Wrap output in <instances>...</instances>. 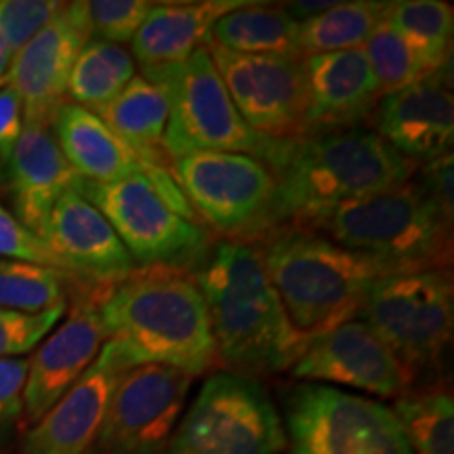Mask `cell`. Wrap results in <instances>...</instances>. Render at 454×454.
Listing matches in <instances>:
<instances>
[{"label": "cell", "instance_id": "1", "mask_svg": "<svg viewBox=\"0 0 454 454\" xmlns=\"http://www.w3.org/2000/svg\"><path fill=\"white\" fill-rule=\"evenodd\" d=\"M261 162L278 184V227L309 231L343 204L406 184L419 168L360 127L271 139Z\"/></svg>", "mask_w": 454, "mask_h": 454}, {"label": "cell", "instance_id": "2", "mask_svg": "<svg viewBox=\"0 0 454 454\" xmlns=\"http://www.w3.org/2000/svg\"><path fill=\"white\" fill-rule=\"evenodd\" d=\"M99 317L129 368L160 364L198 377L217 362L207 303L187 271L135 270L99 299Z\"/></svg>", "mask_w": 454, "mask_h": 454}, {"label": "cell", "instance_id": "3", "mask_svg": "<svg viewBox=\"0 0 454 454\" xmlns=\"http://www.w3.org/2000/svg\"><path fill=\"white\" fill-rule=\"evenodd\" d=\"M194 280L207 303L217 357L231 372L253 377L294 364L308 339L288 320L257 247L217 244Z\"/></svg>", "mask_w": 454, "mask_h": 454}, {"label": "cell", "instance_id": "4", "mask_svg": "<svg viewBox=\"0 0 454 454\" xmlns=\"http://www.w3.org/2000/svg\"><path fill=\"white\" fill-rule=\"evenodd\" d=\"M259 240L261 263L288 320L305 339L356 320L374 282L394 274L309 230L276 227Z\"/></svg>", "mask_w": 454, "mask_h": 454}, {"label": "cell", "instance_id": "5", "mask_svg": "<svg viewBox=\"0 0 454 454\" xmlns=\"http://www.w3.org/2000/svg\"><path fill=\"white\" fill-rule=\"evenodd\" d=\"M333 242L395 271L448 268L452 217L421 190L417 179L343 204L320 225Z\"/></svg>", "mask_w": 454, "mask_h": 454}, {"label": "cell", "instance_id": "6", "mask_svg": "<svg viewBox=\"0 0 454 454\" xmlns=\"http://www.w3.org/2000/svg\"><path fill=\"white\" fill-rule=\"evenodd\" d=\"M144 76L164 90L168 122L162 156L168 162L196 152H234L263 158L271 137L259 135L238 114L207 47L173 66L145 67Z\"/></svg>", "mask_w": 454, "mask_h": 454}, {"label": "cell", "instance_id": "7", "mask_svg": "<svg viewBox=\"0 0 454 454\" xmlns=\"http://www.w3.org/2000/svg\"><path fill=\"white\" fill-rule=\"evenodd\" d=\"M168 164L196 217L227 240L251 242L278 227V184L259 158L196 152Z\"/></svg>", "mask_w": 454, "mask_h": 454}, {"label": "cell", "instance_id": "8", "mask_svg": "<svg viewBox=\"0 0 454 454\" xmlns=\"http://www.w3.org/2000/svg\"><path fill=\"white\" fill-rule=\"evenodd\" d=\"M282 419L263 385L238 372H215L181 414L164 454H280Z\"/></svg>", "mask_w": 454, "mask_h": 454}, {"label": "cell", "instance_id": "9", "mask_svg": "<svg viewBox=\"0 0 454 454\" xmlns=\"http://www.w3.org/2000/svg\"><path fill=\"white\" fill-rule=\"evenodd\" d=\"M412 374L431 371L452 340L454 284L450 268L395 271L374 282L360 311Z\"/></svg>", "mask_w": 454, "mask_h": 454}, {"label": "cell", "instance_id": "10", "mask_svg": "<svg viewBox=\"0 0 454 454\" xmlns=\"http://www.w3.org/2000/svg\"><path fill=\"white\" fill-rule=\"evenodd\" d=\"M76 192L110 221L137 270L168 268L190 274L211 253L207 230L175 211L145 175L114 184L81 179Z\"/></svg>", "mask_w": 454, "mask_h": 454}, {"label": "cell", "instance_id": "11", "mask_svg": "<svg viewBox=\"0 0 454 454\" xmlns=\"http://www.w3.org/2000/svg\"><path fill=\"white\" fill-rule=\"evenodd\" d=\"M284 423L293 454H414L391 408L331 385H294Z\"/></svg>", "mask_w": 454, "mask_h": 454}, {"label": "cell", "instance_id": "12", "mask_svg": "<svg viewBox=\"0 0 454 454\" xmlns=\"http://www.w3.org/2000/svg\"><path fill=\"white\" fill-rule=\"evenodd\" d=\"M236 110L248 127L271 139L303 135L308 81L301 55H247L207 44Z\"/></svg>", "mask_w": 454, "mask_h": 454}, {"label": "cell", "instance_id": "13", "mask_svg": "<svg viewBox=\"0 0 454 454\" xmlns=\"http://www.w3.org/2000/svg\"><path fill=\"white\" fill-rule=\"evenodd\" d=\"M194 377L160 364L135 366L114 389L93 454H164Z\"/></svg>", "mask_w": 454, "mask_h": 454}, {"label": "cell", "instance_id": "14", "mask_svg": "<svg viewBox=\"0 0 454 454\" xmlns=\"http://www.w3.org/2000/svg\"><path fill=\"white\" fill-rule=\"evenodd\" d=\"M291 374L309 383L340 385L379 397L404 395L414 381L400 357L360 317L309 337Z\"/></svg>", "mask_w": 454, "mask_h": 454}, {"label": "cell", "instance_id": "15", "mask_svg": "<svg viewBox=\"0 0 454 454\" xmlns=\"http://www.w3.org/2000/svg\"><path fill=\"white\" fill-rule=\"evenodd\" d=\"M38 238L64 274L89 282L99 297L137 270L110 221L76 190L55 202Z\"/></svg>", "mask_w": 454, "mask_h": 454}, {"label": "cell", "instance_id": "16", "mask_svg": "<svg viewBox=\"0 0 454 454\" xmlns=\"http://www.w3.org/2000/svg\"><path fill=\"white\" fill-rule=\"evenodd\" d=\"M89 41L81 3H66L59 15L13 57L7 84L24 104V122L51 127L57 107L67 101L72 67Z\"/></svg>", "mask_w": 454, "mask_h": 454}, {"label": "cell", "instance_id": "17", "mask_svg": "<svg viewBox=\"0 0 454 454\" xmlns=\"http://www.w3.org/2000/svg\"><path fill=\"white\" fill-rule=\"evenodd\" d=\"M130 371L106 340L98 360L59 397L21 442V454H90L107 417L114 389Z\"/></svg>", "mask_w": 454, "mask_h": 454}, {"label": "cell", "instance_id": "18", "mask_svg": "<svg viewBox=\"0 0 454 454\" xmlns=\"http://www.w3.org/2000/svg\"><path fill=\"white\" fill-rule=\"evenodd\" d=\"M99 299L90 294L67 311L66 322L47 334L41 348L27 360L24 389V421L38 423L82 372L98 360L106 345L99 317Z\"/></svg>", "mask_w": 454, "mask_h": 454}, {"label": "cell", "instance_id": "19", "mask_svg": "<svg viewBox=\"0 0 454 454\" xmlns=\"http://www.w3.org/2000/svg\"><path fill=\"white\" fill-rule=\"evenodd\" d=\"M372 121L379 137L417 164L452 152L454 99L446 72L381 98Z\"/></svg>", "mask_w": 454, "mask_h": 454}, {"label": "cell", "instance_id": "20", "mask_svg": "<svg viewBox=\"0 0 454 454\" xmlns=\"http://www.w3.org/2000/svg\"><path fill=\"white\" fill-rule=\"evenodd\" d=\"M308 112L303 135L357 129L377 110L381 95L364 49L305 55Z\"/></svg>", "mask_w": 454, "mask_h": 454}, {"label": "cell", "instance_id": "21", "mask_svg": "<svg viewBox=\"0 0 454 454\" xmlns=\"http://www.w3.org/2000/svg\"><path fill=\"white\" fill-rule=\"evenodd\" d=\"M4 179L13 215L36 236H41L55 202L66 192L76 190L81 181L61 154L51 127L32 122H24Z\"/></svg>", "mask_w": 454, "mask_h": 454}, {"label": "cell", "instance_id": "22", "mask_svg": "<svg viewBox=\"0 0 454 454\" xmlns=\"http://www.w3.org/2000/svg\"><path fill=\"white\" fill-rule=\"evenodd\" d=\"M51 133L74 173L93 184H114L135 175H152L168 162L145 160L124 144L95 112L64 101L57 107Z\"/></svg>", "mask_w": 454, "mask_h": 454}, {"label": "cell", "instance_id": "23", "mask_svg": "<svg viewBox=\"0 0 454 454\" xmlns=\"http://www.w3.org/2000/svg\"><path fill=\"white\" fill-rule=\"evenodd\" d=\"M247 0H204V3H160L152 7L130 41L133 59L141 67L181 64L194 51L207 47L213 26Z\"/></svg>", "mask_w": 454, "mask_h": 454}, {"label": "cell", "instance_id": "24", "mask_svg": "<svg viewBox=\"0 0 454 454\" xmlns=\"http://www.w3.org/2000/svg\"><path fill=\"white\" fill-rule=\"evenodd\" d=\"M98 116L145 160L167 162L162 160L160 145L168 122V104L164 90L144 74L135 76Z\"/></svg>", "mask_w": 454, "mask_h": 454}, {"label": "cell", "instance_id": "25", "mask_svg": "<svg viewBox=\"0 0 454 454\" xmlns=\"http://www.w3.org/2000/svg\"><path fill=\"white\" fill-rule=\"evenodd\" d=\"M297 34L299 21L282 4L248 3L221 17L208 43L247 55H301Z\"/></svg>", "mask_w": 454, "mask_h": 454}, {"label": "cell", "instance_id": "26", "mask_svg": "<svg viewBox=\"0 0 454 454\" xmlns=\"http://www.w3.org/2000/svg\"><path fill=\"white\" fill-rule=\"evenodd\" d=\"M135 76L137 66L122 44L90 38L72 67L67 98L72 104L98 114L112 104Z\"/></svg>", "mask_w": 454, "mask_h": 454}, {"label": "cell", "instance_id": "27", "mask_svg": "<svg viewBox=\"0 0 454 454\" xmlns=\"http://www.w3.org/2000/svg\"><path fill=\"white\" fill-rule=\"evenodd\" d=\"M383 20L404 36L431 74L450 66L454 9L442 0H395L385 3Z\"/></svg>", "mask_w": 454, "mask_h": 454}, {"label": "cell", "instance_id": "28", "mask_svg": "<svg viewBox=\"0 0 454 454\" xmlns=\"http://www.w3.org/2000/svg\"><path fill=\"white\" fill-rule=\"evenodd\" d=\"M383 11L385 3L354 0V3H337L325 13L299 21L297 43L301 55L362 49L371 32L383 20Z\"/></svg>", "mask_w": 454, "mask_h": 454}, {"label": "cell", "instance_id": "29", "mask_svg": "<svg viewBox=\"0 0 454 454\" xmlns=\"http://www.w3.org/2000/svg\"><path fill=\"white\" fill-rule=\"evenodd\" d=\"M395 419L417 454H454V400L446 389L431 387L395 400Z\"/></svg>", "mask_w": 454, "mask_h": 454}, {"label": "cell", "instance_id": "30", "mask_svg": "<svg viewBox=\"0 0 454 454\" xmlns=\"http://www.w3.org/2000/svg\"><path fill=\"white\" fill-rule=\"evenodd\" d=\"M67 278L64 271L47 265L0 257V309L43 314L67 305Z\"/></svg>", "mask_w": 454, "mask_h": 454}, {"label": "cell", "instance_id": "31", "mask_svg": "<svg viewBox=\"0 0 454 454\" xmlns=\"http://www.w3.org/2000/svg\"><path fill=\"white\" fill-rule=\"evenodd\" d=\"M368 64L377 81V89L381 98L394 95L397 90L411 87V84L434 76L423 64L421 57L404 41L395 27L381 20L371 32L366 43L362 44Z\"/></svg>", "mask_w": 454, "mask_h": 454}, {"label": "cell", "instance_id": "32", "mask_svg": "<svg viewBox=\"0 0 454 454\" xmlns=\"http://www.w3.org/2000/svg\"><path fill=\"white\" fill-rule=\"evenodd\" d=\"M154 3L147 0H84L81 3L90 38L106 43H130Z\"/></svg>", "mask_w": 454, "mask_h": 454}, {"label": "cell", "instance_id": "33", "mask_svg": "<svg viewBox=\"0 0 454 454\" xmlns=\"http://www.w3.org/2000/svg\"><path fill=\"white\" fill-rule=\"evenodd\" d=\"M59 0H0V36L15 57L59 15Z\"/></svg>", "mask_w": 454, "mask_h": 454}, {"label": "cell", "instance_id": "34", "mask_svg": "<svg viewBox=\"0 0 454 454\" xmlns=\"http://www.w3.org/2000/svg\"><path fill=\"white\" fill-rule=\"evenodd\" d=\"M66 309L67 305H59L43 314L0 309V360L20 357L32 351L53 331Z\"/></svg>", "mask_w": 454, "mask_h": 454}, {"label": "cell", "instance_id": "35", "mask_svg": "<svg viewBox=\"0 0 454 454\" xmlns=\"http://www.w3.org/2000/svg\"><path fill=\"white\" fill-rule=\"evenodd\" d=\"M0 257L27 261L59 270L57 261L41 238L21 223L13 213L0 204ZM61 271V270H59Z\"/></svg>", "mask_w": 454, "mask_h": 454}, {"label": "cell", "instance_id": "36", "mask_svg": "<svg viewBox=\"0 0 454 454\" xmlns=\"http://www.w3.org/2000/svg\"><path fill=\"white\" fill-rule=\"evenodd\" d=\"M27 360L9 357L0 360V440L11 435L24 419V389Z\"/></svg>", "mask_w": 454, "mask_h": 454}, {"label": "cell", "instance_id": "37", "mask_svg": "<svg viewBox=\"0 0 454 454\" xmlns=\"http://www.w3.org/2000/svg\"><path fill=\"white\" fill-rule=\"evenodd\" d=\"M452 152L434 160L423 162L421 170L414 179L421 190L444 211L448 217L454 219V196H452Z\"/></svg>", "mask_w": 454, "mask_h": 454}, {"label": "cell", "instance_id": "38", "mask_svg": "<svg viewBox=\"0 0 454 454\" xmlns=\"http://www.w3.org/2000/svg\"><path fill=\"white\" fill-rule=\"evenodd\" d=\"M24 130V104L9 84L0 89V164L7 167Z\"/></svg>", "mask_w": 454, "mask_h": 454}, {"label": "cell", "instance_id": "39", "mask_svg": "<svg viewBox=\"0 0 454 454\" xmlns=\"http://www.w3.org/2000/svg\"><path fill=\"white\" fill-rule=\"evenodd\" d=\"M11 61H13V57H11L7 44H4L3 36H0V89L7 84V76H9V70H11Z\"/></svg>", "mask_w": 454, "mask_h": 454}, {"label": "cell", "instance_id": "40", "mask_svg": "<svg viewBox=\"0 0 454 454\" xmlns=\"http://www.w3.org/2000/svg\"><path fill=\"white\" fill-rule=\"evenodd\" d=\"M4 192H7V179H4L3 170H0V196H3Z\"/></svg>", "mask_w": 454, "mask_h": 454}]
</instances>
